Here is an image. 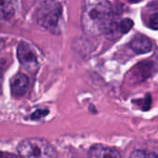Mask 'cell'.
<instances>
[{
  "label": "cell",
  "mask_w": 158,
  "mask_h": 158,
  "mask_svg": "<svg viewBox=\"0 0 158 158\" xmlns=\"http://www.w3.org/2000/svg\"><path fill=\"white\" fill-rule=\"evenodd\" d=\"M113 8L108 0H85L81 16L84 32L89 35H100L111 29Z\"/></svg>",
  "instance_id": "obj_1"
},
{
  "label": "cell",
  "mask_w": 158,
  "mask_h": 158,
  "mask_svg": "<svg viewBox=\"0 0 158 158\" xmlns=\"http://www.w3.org/2000/svg\"><path fill=\"white\" fill-rule=\"evenodd\" d=\"M21 158H57L55 148L46 139L30 138L23 140L18 146Z\"/></svg>",
  "instance_id": "obj_2"
},
{
  "label": "cell",
  "mask_w": 158,
  "mask_h": 158,
  "mask_svg": "<svg viewBox=\"0 0 158 158\" xmlns=\"http://www.w3.org/2000/svg\"><path fill=\"white\" fill-rule=\"evenodd\" d=\"M62 8L60 3H46L37 11V23L50 31L51 33H59V20L61 16Z\"/></svg>",
  "instance_id": "obj_3"
},
{
  "label": "cell",
  "mask_w": 158,
  "mask_h": 158,
  "mask_svg": "<svg viewBox=\"0 0 158 158\" xmlns=\"http://www.w3.org/2000/svg\"><path fill=\"white\" fill-rule=\"evenodd\" d=\"M158 72V49L154 54L138 64H136L127 74L128 81L131 83H140Z\"/></svg>",
  "instance_id": "obj_4"
},
{
  "label": "cell",
  "mask_w": 158,
  "mask_h": 158,
  "mask_svg": "<svg viewBox=\"0 0 158 158\" xmlns=\"http://www.w3.org/2000/svg\"><path fill=\"white\" fill-rule=\"evenodd\" d=\"M17 56L22 65L26 68H34L37 65V57L31 46L25 42H21L18 49Z\"/></svg>",
  "instance_id": "obj_5"
},
{
  "label": "cell",
  "mask_w": 158,
  "mask_h": 158,
  "mask_svg": "<svg viewBox=\"0 0 158 158\" xmlns=\"http://www.w3.org/2000/svg\"><path fill=\"white\" fill-rule=\"evenodd\" d=\"M29 79L23 73L15 74L10 81V89L11 94L14 97H22L23 96L28 89Z\"/></svg>",
  "instance_id": "obj_6"
},
{
  "label": "cell",
  "mask_w": 158,
  "mask_h": 158,
  "mask_svg": "<svg viewBox=\"0 0 158 158\" xmlns=\"http://www.w3.org/2000/svg\"><path fill=\"white\" fill-rule=\"evenodd\" d=\"M89 158H121V155L114 148L102 144L93 145L89 150Z\"/></svg>",
  "instance_id": "obj_7"
},
{
  "label": "cell",
  "mask_w": 158,
  "mask_h": 158,
  "mask_svg": "<svg viewBox=\"0 0 158 158\" xmlns=\"http://www.w3.org/2000/svg\"><path fill=\"white\" fill-rule=\"evenodd\" d=\"M130 48L137 54L148 53L152 48V43L147 36L143 35H135L129 43Z\"/></svg>",
  "instance_id": "obj_8"
},
{
  "label": "cell",
  "mask_w": 158,
  "mask_h": 158,
  "mask_svg": "<svg viewBox=\"0 0 158 158\" xmlns=\"http://www.w3.org/2000/svg\"><path fill=\"white\" fill-rule=\"evenodd\" d=\"M16 12L15 0H0V20H10Z\"/></svg>",
  "instance_id": "obj_9"
},
{
  "label": "cell",
  "mask_w": 158,
  "mask_h": 158,
  "mask_svg": "<svg viewBox=\"0 0 158 158\" xmlns=\"http://www.w3.org/2000/svg\"><path fill=\"white\" fill-rule=\"evenodd\" d=\"M129 158H158V157L153 152L143 151V150H136L132 152Z\"/></svg>",
  "instance_id": "obj_10"
},
{
  "label": "cell",
  "mask_w": 158,
  "mask_h": 158,
  "mask_svg": "<svg viewBox=\"0 0 158 158\" xmlns=\"http://www.w3.org/2000/svg\"><path fill=\"white\" fill-rule=\"evenodd\" d=\"M133 27V22L130 19H124L121 21L119 28H120V32L122 34H127L128 33Z\"/></svg>",
  "instance_id": "obj_11"
},
{
  "label": "cell",
  "mask_w": 158,
  "mask_h": 158,
  "mask_svg": "<svg viewBox=\"0 0 158 158\" xmlns=\"http://www.w3.org/2000/svg\"><path fill=\"white\" fill-rule=\"evenodd\" d=\"M148 26L151 29L158 30V13L151 15L148 19Z\"/></svg>",
  "instance_id": "obj_12"
},
{
  "label": "cell",
  "mask_w": 158,
  "mask_h": 158,
  "mask_svg": "<svg viewBox=\"0 0 158 158\" xmlns=\"http://www.w3.org/2000/svg\"><path fill=\"white\" fill-rule=\"evenodd\" d=\"M48 110L40 109V110L35 111V112L31 115V119H33V120H39V119L45 117L46 115H48Z\"/></svg>",
  "instance_id": "obj_13"
},
{
  "label": "cell",
  "mask_w": 158,
  "mask_h": 158,
  "mask_svg": "<svg viewBox=\"0 0 158 158\" xmlns=\"http://www.w3.org/2000/svg\"><path fill=\"white\" fill-rule=\"evenodd\" d=\"M151 101H152L151 95L147 94L146 95V98H144V101L142 102V110L143 111H147L150 108V106H151Z\"/></svg>",
  "instance_id": "obj_14"
},
{
  "label": "cell",
  "mask_w": 158,
  "mask_h": 158,
  "mask_svg": "<svg viewBox=\"0 0 158 158\" xmlns=\"http://www.w3.org/2000/svg\"><path fill=\"white\" fill-rule=\"evenodd\" d=\"M0 158H18V157L12 153H10V152H0Z\"/></svg>",
  "instance_id": "obj_15"
},
{
  "label": "cell",
  "mask_w": 158,
  "mask_h": 158,
  "mask_svg": "<svg viewBox=\"0 0 158 158\" xmlns=\"http://www.w3.org/2000/svg\"><path fill=\"white\" fill-rule=\"evenodd\" d=\"M128 1H129L130 3H139V2L141 1V0H128Z\"/></svg>",
  "instance_id": "obj_16"
}]
</instances>
